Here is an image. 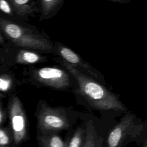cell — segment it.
<instances>
[{
  "label": "cell",
  "instance_id": "1",
  "mask_svg": "<svg viewBox=\"0 0 147 147\" xmlns=\"http://www.w3.org/2000/svg\"><path fill=\"white\" fill-rule=\"evenodd\" d=\"M68 71L76 79L78 92L93 107L102 110L124 111L125 106L113 93L102 84L85 75L69 63H64Z\"/></svg>",
  "mask_w": 147,
  "mask_h": 147
},
{
  "label": "cell",
  "instance_id": "2",
  "mask_svg": "<svg viewBox=\"0 0 147 147\" xmlns=\"http://www.w3.org/2000/svg\"><path fill=\"white\" fill-rule=\"evenodd\" d=\"M0 28L9 40L19 47L42 51L52 48L51 43L45 38L9 20L0 18Z\"/></svg>",
  "mask_w": 147,
  "mask_h": 147
},
{
  "label": "cell",
  "instance_id": "3",
  "mask_svg": "<svg viewBox=\"0 0 147 147\" xmlns=\"http://www.w3.org/2000/svg\"><path fill=\"white\" fill-rule=\"evenodd\" d=\"M36 117L38 127L42 134L55 133L69 127L67 114L60 109L42 105L37 111Z\"/></svg>",
  "mask_w": 147,
  "mask_h": 147
},
{
  "label": "cell",
  "instance_id": "4",
  "mask_svg": "<svg viewBox=\"0 0 147 147\" xmlns=\"http://www.w3.org/2000/svg\"><path fill=\"white\" fill-rule=\"evenodd\" d=\"M9 112L14 141L16 144H19L26 138L27 123L21 102L16 96H13L10 101Z\"/></svg>",
  "mask_w": 147,
  "mask_h": 147
},
{
  "label": "cell",
  "instance_id": "5",
  "mask_svg": "<svg viewBox=\"0 0 147 147\" xmlns=\"http://www.w3.org/2000/svg\"><path fill=\"white\" fill-rule=\"evenodd\" d=\"M33 76L40 83L56 89L65 88L70 83L68 74L56 67H44L34 71Z\"/></svg>",
  "mask_w": 147,
  "mask_h": 147
},
{
  "label": "cell",
  "instance_id": "6",
  "mask_svg": "<svg viewBox=\"0 0 147 147\" xmlns=\"http://www.w3.org/2000/svg\"><path fill=\"white\" fill-rule=\"evenodd\" d=\"M134 115L127 114L111 129L107 137L106 147H122L129 135L133 133Z\"/></svg>",
  "mask_w": 147,
  "mask_h": 147
},
{
  "label": "cell",
  "instance_id": "7",
  "mask_svg": "<svg viewBox=\"0 0 147 147\" xmlns=\"http://www.w3.org/2000/svg\"><path fill=\"white\" fill-rule=\"evenodd\" d=\"M59 52L61 56L67 61L68 63L74 65H79L87 69L91 74L95 76H98L97 74L94 72L95 71L88 64L84 63L80 57L74 51L65 47H60L59 48Z\"/></svg>",
  "mask_w": 147,
  "mask_h": 147
},
{
  "label": "cell",
  "instance_id": "8",
  "mask_svg": "<svg viewBox=\"0 0 147 147\" xmlns=\"http://www.w3.org/2000/svg\"><path fill=\"white\" fill-rule=\"evenodd\" d=\"M103 138L99 137L91 121L86 124L84 140L82 147H102Z\"/></svg>",
  "mask_w": 147,
  "mask_h": 147
},
{
  "label": "cell",
  "instance_id": "9",
  "mask_svg": "<svg viewBox=\"0 0 147 147\" xmlns=\"http://www.w3.org/2000/svg\"><path fill=\"white\" fill-rule=\"evenodd\" d=\"M39 147H67V144L55 133L43 134L37 137Z\"/></svg>",
  "mask_w": 147,
  "mask_h": 147
},
{
  "label": "cell",
  "instance_id": "10",
  "mask_svg": "<svg viewBox=\"0 0 147 147\" xmlns=\"http://www.w3.org/2000/svg\"><path fill=\"white\" fill-rule=\"evenodd\" d=\"M40 59L41 57L38 54L25 50H20L16 57V61L19 64H33Z\"/></svg>",
  "mask_w": 147,
  "mask_h": 147
},
{
  "label": "cell",
  "instance_id": "11",
  "mask_svg": "<svg viewBox=\"0 0 147 147\" xmlns=\"http://www.w3.org/2000/svg\"><path fill=\"white\" fill-rule=\"evenodd\" d=\"M85 129L83 127L79 126L74 133L69 142L67 145V147H82L84 136Z\"/></svg>",
  "mask_w": 147,
  "mask_h": 147
},
{
  "label": "cell",
  "instance_id": "12",
  "mask_svg": "<svg viewBox=\"0 0 147 147\" xmlns=\"http://www.w3.org/2000/svg\"><path fill=\"white\" fill-rule=\"evenodd\" d=\"M29 0H10L14 11L20 15L26 14L30 10V6L28 5Z\"/></svg>",
  "mask_w": 147,
  "mask_h": 147
},
{
  "label": "cell",
  "instance_id": "13",
  "mask_svg": "<svg viewBox=\"0 0 147 147\" xmlns=\"http://www.w3.org/2000/svg\"><path fill=\"white\" fill-rule=\"evenodd\" d=\"M60 0H41L42 8L44 13L47 14L53 10L59 3Z\"/></svg>",
  "mask_w": 147,
  "mask_h": 147
},
{
  "label": "cell",
  "instance_id": "14",
  "mask_svg": "<svg viewBox=\"0 0 147 147\" xmlns=\"http://www.w3.org/2000/svg\"><path fill=\"white\" fill-rule=\"evenodd\" d=\"M12 86L11 78L6 74L0 75V91H7Z\"/></svg>",
  "mask_w": 147,
  "mask_h": 147
},
{
  "label": "cell",
  "instance_id": "15",
  "mask_svg": "<svg viewBox=\"0 0 147 147\" xmlns=\"http://www.w3.org/2000/svg\"><path fill=\"white\" fill-rule=\"evenodd\" d=\"M10 142L9 134L5 130L0 129V147H8Z\"/></svg>",
  "mask_w": 147,
  "mask_h": 147
},
{
  "label": "cell",
  "instance_id": "16",
  "mask_svg": "<svg viewBox=\"0 0 147 147\" xmlns=\"http://www.w3.org/2000/svg\"><path fill=\"white\" fill-rule=\"evenodd\" d=\"M0 10L8 15H12V8L6 0H0Z\"/></svg>",
  "mask_w": 147,
  "mask_h": 147
},
{
  "label": "cell",
  "instance_id": "17",
  "mask_svg": "<svg viewBox=\"0 0 147 147\" xmlns=\"http://www.w3.org/2000/svg\"><path fill=\"white\" fill-rule=\"evenodd\" d=\"M3 114L2 109V103H1V95H0V125L2 123L3 121Z\"/></svg>",
  "mask_w": 147,
  "mask_h": 147
},
{
  "label": "cell",
  "instance_id": "18",
  "mask_svg": "<svg viewBox=\"0 0 147 147\" xmlns=\"http://www.w3.org/2000/svg\"><path fill=\"white\" fill-rule=\"evenodd\" d=\"M111 1H115V2H123L125 0H111Z\"/></svg>",
  "mask_w": 147,
  "mask_h": 147
},
{
  "label": "cell",
  "instance_id": "19",
  "mask_svg": "<svg viewBox=\"0 0 147 147\" xmlns=\"http://www.w3.org/2000/svg\"><path fill=\"white\" fill-rule=\"evenodd\" d=\"M2 41V36H1V28H0V42H1Z\"/></svg>",
  "mask_w": 147,
  "mask_h": 147
},
{
  "label": "cell",
  "instance_id": "20",
  "mask_svg": "<svg viewBox=\"0 0 147 147\" xmlns=\"http://www.w3.org/2000/svg\"><path fill=\"white\" fill-rule=\"evenodd\" d=\"M144 147H147V146H146V143H145V144H144Z\"/></svg>",
  "mask_w": 147,
  "mask_h": 147
}]
</instances>
